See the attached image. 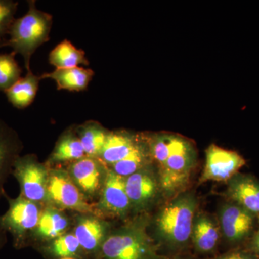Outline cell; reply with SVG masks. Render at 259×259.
<instances>
[{"label":"cell","mask_w":259,"mask_h":259,"mask_svg":"<svg viewBox=\"0 0 259 259\" xmlns=\"http://www.w3.org/2000/svg\"><path fill=\"white\" fill-rule=\"evenodd\" d=\"M145 221L131 223L107 236L100 259H158L157 246L148 234Z\"/></svg>","instance_id":"cell-3"},{"label":"cell","mask_w":259,"mask_h":259,"mask_svg":"<svg viewBox=\"0 0 259 259\" xmlns=\"http://www.w3.org/2000/svg\"><path fill=\"white\" fill-rule=\"evenodd\" d=\"M40 215L36 202L20 195L18 198L9 199V209L0 217V227L13 234L15 244L18 246L29 232L36 229Z\"/></svg>","instance_id":"cell-5"},{"label":"cell","mask_w":259,"mask_h":259,"mask_svg":"<svg viewBox=\"0 0 259 259\" xmlns=\"http://www.w3.org/2000/svg\"><path fill=\"white\" fill-rule=\"evenodd\" d=\"M253 245H254L255 249L259 253V230L258 233H257L256 236L255 237L254 243H253Z\"/></svg>","instance_id":"cell-29"},{"label":"cell","mask_w":259,"mask_h":259,"mask_svg":"<svg viewBox=\"0 0 259 259\" xmlns=\"http://www.w3.org/2000/svg\"><path fill=\"white\" fill-rule=\"evenodd\" d=\"M223 235L232 243L241 241L251 231L253 214L238 204H226L220 212Z\"/></svg>","instance_id":"cell-11"},{"label":"cell","mask_w":259,"mask_h":259,"mask_svg":"<svg viewBox=\"0 0 259 259\" xmlns=\"http://www.w3.org/2000/svg\"><path fill=\"white\" fill-rule=\"evenodd\" d=\"M1 231H4V230H3V228L0 227V245H1L2 241H3V238H2Z\"/></svg>","instance_id":"cell-30"},{"label":"cell","mask_w":259,"mask_h":259,"mask_svg":"<svg viewBox=\"0 0 259 259\" xmlns=\"http://www.w3.org/2000/svg\"><path fill=\"white\" fill-rule=\"evenodd\" d=\"M15 53L0 54V91H7L21 78L22 69Z\"/></svg>","instance_id":"cell-25"},{"label":"cell","mask_w":259,"mask_h":259,"mask_svg":"<svg viewBox=\"0 0 259 259\" xmlns=\"http://www.w3.org/2000/svg\"><path fill=\"white\" fill-rule=\"evenodd\" d=\"M47 196L56 204L64 208L81 212H93L79 187L66 172L55 171L49 175Z\"/></svg>","instance_id":"cell-8"},{"label":"cell","mask_w":259,"mask_h":259,"mask_svg":"<svg viewBox=\"0 0 259 259\" xmlns=\"http://www.w3.org/2000/svg\"><path fill=\"white\" fill-rule=\"evenodd\" d=\"M18 2L13 0H0V44L5 40L13 22L18 10Z\"/></svg>","instance_id":"cell-27"},{"label":"cell","mask_w":259,"mask_h":259,"mask_svg":"<svg viewBox=\"0 0 259 259\" xmlns=\"http://www.w3.org/2000/svg\"><path fill=\"white\" fill-rule=\"evenodd\" d=\"M68 226L69 221L66 216L56 209L49 208L41 213L36 231L44 238L56 239L64 234Z\"/></svg>","instance_id":"cell-23"},{"label":"cell","mask_w":259,"mask_h":259,"mask_svg":"<svg viewBox=\"0 0 259 259\" xmlns=\"http://www.w3.org/2000/svg\"><path fill=\"white\" fill-rule=\"evenodd\" d=\"M49 60L56 69H71L79 67L80 65H90L84 51L75 47L68 40H63L51 51Z\"/></svg>","instance_id":"cell-21"},{"label":"cell","mask_w":259,"mask_h":259,"mask_svg":"<svg viewBox=\"0 0 259 259\" xmlns=\"http://www.w3.org/2000/svg\"><path fill=\"white\" fill-rule=\"evenodd\" d=\"M197 207L194 194L177 195L156 216L155 231L158 239L171 248L185 246L192 235Z\"/></svg>","instance_id":"cell-2"},{"label":"cell","mask_w":259,"mask_h":259,"mask_svg":"<svg viewBox=\"0 0 259 259\" xmlns=\"http://www.w3.org/2000/svg\"><path fill=\"white\" fill-rule=\"evenodd\" d=\"M61 259H74V258H61Z\"/></svg>","instance_id":"cell-31"},{"label":"cell","mask_w":259,"mask_h":259,"mask_svg":"<svg viewBox=\"0 0 259 259\" xmlns=\"http://www.w3.org/2000/svg\"><path fill=\"white\" fill-rule=\"evenodd\" d=\"M214 259H252L247 255L241 254V253H232V254L223 255Z\"/></svg>","instance_id":"cell-28"},{"label":"cell","mask_w":259,"mask_h":259,"mask_svg":"<svg viewBox=\"0 0 259 259\" xmlns=\"http://www.w3.org/2000/svg\"><path fill=\"white\" fill-rule=\"evenodd\" d=\"M100 208L113 217L122 218L131 207L125 189V178L108 170L105 175L102 189Z\"/></svg>","instance_id":"cell-10"},{"label":"cell","mask_w":259,"mask_h":259,"mask_svg":"<svg viewBox=\"0 0 259 259\" xmlns=\"http://www.w3.org/2000/svg\"><path fill=\"white\" fill-rule=\"evenodd\" d=\"M139 138L124 131L108 133L100 159L108 165L123 159L134 149Z\"/></svg>","instance_id":"cell-16"},{"label":"cell","mask_w":259,"mask_h":259,"mask_svg":"<svg viewBox=\"0 0 259 259\" xmlns=\"http://www.w3.org/2000/svg\"><path fill=\"white\" fill-rule=\"evenodd\" d=\"M153 159L147 141L139 139L134 149L123 159L112 165V171L119 176L127 178L145 167L151 165Z\"/></svg>","instance_id":"cell-20"},{"label":"cell","mask_w":259,"mask_h":259,"mask_svg":"<svg viewBox=\"0 0 259 259\" xmlns=\"http://www.w3.org/2000/svg\"><path fill=\"white\" fill-rule=\"evenodd\" d=\"M245 163L244 158L238 153L214 144L210 145L206 151L205 164L200 182L230 180L236 175Z\"/></svg>","instance_id":"cell-7"},{"label":"cell","mask_w":259,"mask_h":259,"mask_svg":"<svg viewBox=\"0 0 259 259\" xmlns=\"http://www.w3.org/2000/svg\"><path fill=\"white\" fill-rule=\"evenodd\" d=\"M227 194L252 214H259V183L251 177L235 175L230 180Z\"/></svg>","instance_id":"cell-12"},{"label":"cell","mask_w":259,"mask_h":259,"mask_svg":"<svg viewBox=\"0 0 259 259\" xmlns=\"http://www.w3.org/2000/svg\"><path fill=\"white\" fill-rule=\"evenodd\" d=\"M197 163V152L190 141L175 135L166 159L158 165L160 188L166 197L178 195L188 185Z\"/></svg>","instance_id":"cell-4"},{"label":"cell","mask_w":259,"mask_h":259,"mask_svg":"<svg viewBox=\"0 0 259 259\" xmlns=\"http://www.w3.org/2000/svg\"><path fill=\"white\" fill-rule=\"evenodd\" d=\"M20 151V144L13 130L0 119V193L5 177L14 167Z\"/></svg>","instance_id":"cell-17"},{"label":"cell","mask_w":259,"mask_h":259,"mask_svg":"<svg viewBox=\"0 0 259 259\" xmlns=\"http://www.w3.org/2000/svg\"><path fill=\"white\" fill-rule=\"evenodd\" d=\"M28 3V12L21 18L15 19L8 32L9 38L2 42L0 48L11 47L13 52L22 56L25 69L30 71L32 56L50 39L53 17L37 9L35 1Z\"/></svg>","instance_id":"cell-1"},{"label":"cell","mask_w":259,"mask_h":259,"mask_svg":"<svg viewBox=\"0 0 259 259\" xmlns=\"http://www.w3.org/2000/svg\"><path fill=\"white\" fill-rule=\"evenodd\" d=\"M86 156L79 137L72 133L64 135L56 144L51 156V161H76Z\"/></svg>","instance_id":"cell-24"},{"label":"cell","mask_w":259,"mask_h":259,"mask_svg":"<svg viewBox=\"0 0 259 259\" xmlns=\"http://www.w3.org/2000/svg\"><path fill=\"white\" fill-rule=\"evenodd\" d=\"M82 250L74 234L62 235L54 239L50 246V252L54 256L61 258L77 256Z\"/></svg>","instance_id":"cell-26"},{"label":"cell","mask_w":259,"mask_h":259,"mask_svg":"<svg viewBox=\"0 0 259 259\" xmlns=\"http://www.w3.org/2000/svg\"><path fill=\"white\" fill-rule=\"evenodd\" d=\"M13 174L18 181L24 198L37 202L47 197L49 176L47 168L30 156L19 157L13 167Z\"/></svg>","instance_id":"cell-6"},{"label":"cell","mask_w":259,"mask_h":259,"mask_svg":"<svg viewBox=\"0 0 259 259\" xmlns=\"http://www.w3.org/2000/svg\"><path fill=\"white\" fill-rule=\"evenodd\" d=\"M219 236L218 227L211 218L202 214L195 216L191 238L197 251L202 253L212 251L217 246Z\"/></svg>","instance_id":"cell-18"},{"label":"cell","mask_w":259,"mask_h":259,"mask_svg":"<svg viewBox=\"0 0 259 259\" xmlns=\"http://www.w3.org/2000/svg\"><path fill=\"white\" fill-rule=\"evenodd\" d=\"M125 189L131 206L137 209L146 208L161 190L158 173L148 165L125 178Z\"/></svg>","instance_id":"cell-9"},{"label":"cell","mask_w":259,"mask_h":259,"mask_svg":"<svg viewBox=\"0 0 259 259\" xmlns=\"http://www.w3.org/2000/svg\"><path fill=\"white\" fill-rule=\"evenodd\" d=\"M95 75L93 70L83 67L71 69H56L52 72L45 73L40 79L54 80L59 90L81 92L86 90Z\"/></svg>","instance_id":"cell-15"},{"label":"cell","mask_w":259,"mask_h":259,"mask_svg":"<svg viewBox=\"0 0 259 259\" xmlns=\"http://www.w3.org/2000/svg\"><path fill=\"white\" fill-rule=\"evenodd\" d=\"M74 234L82 250L90 253H99L107 237V225L92 216L81 218L76 224Z\"/></svg>","instance_id":"cell-13"},{"label":"cell","mask_w":259,"mask_h":259,"mask_svg":"<svg viewBox=\"0 0 259 259\" xmlns=\"http://www.w3.org/2000/svg\"><path fill=\"white\" fill-rule=\"evenodd\" d=\"M108 132L100 124L89 122L79 129V139L86 156L99 158L105 146Z\"/></svg>","instance_id":"cell-22"},{"label":"cell","mask_w":259,"mask_h":259,"mask_svg":"<svg viewBox=\"0 0 259 259\" xmlns=\"http://www.w3.org/2000/svg\"><path fill=\"white\" fill-rule=\"evenodd\" d=\"M72 180L84 193L93 195L102 185V168L97 158L85 156L71 167Z\"/></svg>","instance_id":"cell-14"},{"label":"cell","mask_w":259,"mask_h":259,"mask_svg":"<svg viewBox=\"0 0 259 259\" xmlns=\"http://www.w3.org/2000/svg\"><path fill=\"white\" fill-rule=\"evenodd\" d=\"M40 76L28 71L24 77L5 92L7 98L13 107L25 109L33 102L38 90Z\"/></svg>","instance_id":"cell-19"}]
</instances>
